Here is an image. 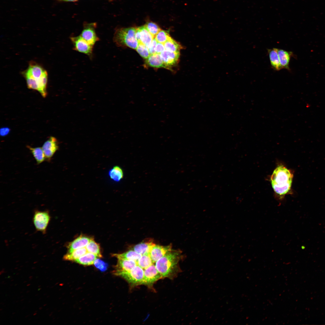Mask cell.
Returning a JSON list of instances; mask_svg holds the SVG:
<instances>
[{
  "label": "cell",
  "instance_id": "24",
  "mask_svg": "<svg viewBox=\"0 0 325 325\" xmlns=\"http://www.w3.org/2000/svg\"><path fill=\"white\" fill-rule=\"evenodd\" d=\"M109 175L113 181L116 182L120 181L123 177L122 169L119 166H114L109 172Z\"/></svg>",
  "mask_w": 325,
  "mask_h": 325
},
{
  "label": "cell",
  "instance_id": "30",
  "mask_svg": "<svg viewBox=\"0 0 325 325\" xmlns=\"http://www.w3.org/2000/svg\"><path fill=\"white\" fill-rule=\"evenodd\" d=\"M136 50L140 55L145 59H147L150 55L148 48L141 43H139Z\"/></svg>",
  "mask_w": 325,
  "mask_h": 325
},
{
  "label": "cell",
  "instance_id": "25",
  "mask_svg": "<svg viewBox=\"0 0 325 325\" xmlns=\"http://www.w3.org/2000/svg\"><path fill=\"white\" fill-rule=\"evenodd\" d=\"M85 247L88 252L94 254L98 257H102L100 245L93 239L91 240Z\"/></svg>",
  "mask_w": 325,
  "mask_h": 325
},
{
  "label": "cell",
  "instance_id": "29",
  "mask_svg": "<svg viewBox=\"0 0 325 325\" xmlns=\"http://www.w3.org/2000/svg\"><path fill=\"white\" fill-rule=\"evenodd\" d=\"M144 26L154 37L161 30L156 24L152 21L147 22Z\"/></svg>",
  "mask_w": 325,
  "mask_h": 325
},
{
  "label": "cell",
  "instance_id": "3",
  "mask_svg": "<svg viewBox=\"0 0 325 325\" xmlns=\"http://www.w3.org/2000/svg\"><path fill=\"white\" fill-rule=\"evenodd\" d=\"M136 30L137 28L133 27L116 29L113 35V42L118 47L136 49L139 44L136 37Z\"/></svg>",
  "mask_w": 325,
  "mask_h": 325
},
{
  "label": "cell",
  "instance_id": "21",
  "mask_svg": "<svg viewBox=\"0 0 325 325\" xmlns=\"http://www.w3.org/2000/svg\"><path fill=\"white\" fill-rule=\"evenodd\" d=\"M86 247L78 249L70 252H67L63 256L65 260L74 261L76 259L87 253Z\"/></svg>",
  "mask_w": 325,
  "mask_h": 325
},
{
  "label": "cell",
  "instance_id": "13",
  "mask_svg": "<svg viewBox=\"0 0 325 325\" xmlns=\"http://www.w3.org/2000/svg\"><path fill=\"white\" fill-rule=\"evenodd\" d=\"M117 259V263L113 272L114 274L117 276L121 273L130 271L137 265V263L133 261L122 258Z\"/></svg>",
  "mask_w": 325,
  "mask_h": 325
},
{
  "label": "cell",
  "instance_id": "35",
  "mask_svg": "<svg viewBox=\"0 0 325 325\" xmlns=\"http://www.w3.org/2000/svg\"><path fill=\"white\" fill-rule=\"evenodd\" d=\"M11 131L10 129L8 127H4L0 129V135L2 137H5Z\"/></svg>",
  "mask_w": 325,
  "mask_h": 325
},
{
  "label": "cell",
  "instance_id": "10",
  "mask_svg": "<svg viewBox=\"0 0 325 325\" xmlns=\"http://www.w3.org/2000/svg\"><path fill=\"white\" fill-rule=\"evenodd\" d=\"M42 148L46 159L48 161L50 160L58 149V141L55 137L51 136L44 142Z\"/></svg>",
  "mask_w": 325,
  "mask_h": 325
},
{
  "label": "cell",
  "instance_id": "31",
  "mask_svg": "<svg viewBox=\"0 0 325 325\" xmlns=\"http://www.w3.org/2000/svg\"><path fill=\"white\" fill-rule=\"evenodd\" d=\"M26 81L27 87L29 89H32L39 91V88L38 83L36 80L33 78L26 76L24 77Z\"/></svg>",
  "mask_w": 325,
  "mask_h": 325
},
{
  "label": "cell",
  "instance_id": "5",
  "mask_svg": "<svg viewBox=\"0 0 325 325\" xmlns=\"http://www.w3.org/2000/svg\"><path fill=\"white\" fill-rule=\"evenodd\" d=\"M118 276L124 278L131 286H137L141 285L144 277V270L137 265L130 271L121 273Z\"/></svg>",
  "mask_w": 325,
  "mask_h": 325
},
{
  "label": "cell",
  "instance_id": "36",
  "mask_svg": "<svg viewBox=\"0 0 325 325\" xmlns=\"http://www.w3.org/2000/svg\"><path fill=\"white\" fill-rule=\"evenodd\" d=\"M58 1L60 2H75L78 1V0H57Z\"/></svg>",
  "mask_w": 325,
  "mask_h": 325
},
{
  "label": "cell",
  "instance_id": "7",
  "mask_svg": "<svg viewBox=\"0 0 325 325\" xmlns=\"http://www.w3.org/2000/svg\"><path fill=\"white\" fill-rule=\"evenodd\" d=\"M83 26L80 35L89 44L94 46L96 42L100 40L95 31L96 23H85Z\"/></svg>",
  "mask_w": 325,
  "mask_h": 325
},
{
  "label": "cell",
  "instance_id": "22",
  "mask_svg": "<svg viewBox=\"0 0 325 325\" xmlns=\"http://www.w3.org/2000/svg\"><path fill=\"white\" fill-rule=\"evenodd\" d=\"M97 257L94 254L88 252L76 260L74 262L80 265H90L94 264Z\"/></svg>",
  "mask_w": 325,
  "mask_h": 325
},
{
  "label": "cell",
  "instance_id": "18",
  "mask_svg": "<svg viewBox=\"0 0 325 325\" xmlns=\"http://www.w3.org/2000/svg\"><path fill=\"white\" fill-rule=\"evenodd\" d=\"M277 48H273L268 50V52L272 68L275 70L278 71L282 69Z\"/></svg>",
  "mask_w": 325,
  "mask_h": 325
},
{
  "label": "cell",
  "instance_id": "15",
  "mask_svg": "<svg viewBox=\"0 0 325 325\" xmlns=\"http://www.w3.org/2000/svg\"><path fill=\"white\" fill-rule=\"evenodd\" d=\"M92 239L87 236L81 235L67 245V252L85 247Z\"/></svg>",
  "mask_w": 325,
  "mask_h": 325
},
{
  "label": "cell",
  "instance_id": "27",
  "mask_svg": "<svg viewBox=\"0 0 325 325\" xmlns=\"http://www.w3.org/2000/svg\"><path fill=\"white\" fill-rule=\"evenodd\" d=\"M153 264L149 254L143 255L138 260L137 264L143 269H146Z\"/></svg>",
  "mask_w": 325,
  "mask_h": 325
},
{
  "label": "cell",
  "instance_id": "33",
  "mask_svg": "<svg viewBox=\"0 0 325 325\" xmlns=\"http://www.w3.org/2000/svg\"><path fill=\"white\" fill-rule=\"evenodd\" d=\"M157 42L156 40L154 38L150 45L148 47L150 54L156 53L155 49Z\"/></svg>",
  "mask_w": 325,
  "mask_h": 325
},
{
  "label": "cell",
  "instance_id": "23",
  "mask_svg": "<svg viewBox=\"0 0 325 325\" xmlns=\"http://www.w3.org/2000/svg\"><path fill=\"white\" fill-rule=\"evenodd\" d=\"M27 147L31 153L37 164H40L46 159L42 147H32L29 146H27Z\"/></svg>",
  "mask_w": 325,
  "mask_h": 325
},
{
  "label": "cell",
  "instance_id": "1",
  "mask_svg": "<svg viewBox=\"0 0 325 325\" xmlns=\"http://www.w3.org/2000/svg\"><path fill=\"white\" fill-rule=\"evenodd\" d=\"M180 250H172L156 262L157 269L163 278L173 279L181 272L179 261L184 258Z\"/></svg>",
  "mask_w": 325,
  "mask_h": 325
},
{
  "label": "cell",
  "instance_id": "2",
  "mask_svg": "<svg viewBox=\"0 0 325 325\" xmlns=\"http://www.w3.org/2000/svg\"><path fill=\"white\" fill-rule=\"evenodd\" d=\"M293 175L291 172L283 165L278 166L270 178L272 188L282 199L291 189Z\"/></svg>",
  "mask_w": 325,
  "mask_h": 325
},
{
  "label": "cell",
  "instance_id": "8",
  "mask_svg": "<svg viewBox=\"0 0 325 325\" xmlns=\"http://www.w3.org/2000/svg\"><path fill=\"white\" fill-rule=\"evenodd\" d=\"M163 277L153 264L144 269V277L141 285L151 286L155 282Z\"/></svg>",
  "mask_w": 325,
  "mask_h": 325
},
{
  "label": "cell",
  "instance_id": "14",
  "mask_svg": "<svg viewBox=\"0 0 325 325\" xmlns=\"http://www.w3.org/2000/svg\"><path fill=\"white\" fill-rule=\"evenodd\" d=\"M172 248L171 244L166 246L156 245L153 248L150 253L153 263L156 262L168 252L171 251Z\"/></svg>",
  "mask_w": 325,
  "mask_h": 325
},
{
  "label": "cell",
  "instance_id": "6",
  "mask_svg": "<svg viewBox=\"0 0 325 325\" xmlns=\"http://www.w3.org/2000/svg\"><path fill=\"white\" fill-rule=\"evenodd\" d=\"M70 38L74 50L83 53L90 58L92 57L94 46L89 44L80 35L71 37Z\"/></svg>",
  "mask_w": 325,
  "mask_h": 325
},
{
  "label": "cell",
  "instance_id": "4",
  "mask_svg": "<svg viewBox=\"0 0 325 325\" xmlns=\"http://www.w3.org/2000/svg\"><path fill=\"white\" fill-rule=\"evenodd\" d=\"M51 218L48 210H36L34 212L32 221L36 230L43 234H45Z\"/></svg>",
  "mask_w": 325,
  "mask_h": 325
},
{
  "label": "cell",
  "instance_id": "37",
  "mask_svg": "<svg viewBox=\"0 0 325 325\" xmlns=\"http://www.w3.org/2000/svg\"><path fill=\"white\" fill-rule=\"evenodd\" d=\"M108 0L109 1H113V0Z\"/></svg>",
  "mask_w": 325,
  "mask_h": 325
},
{
  "label": "cell",
  "instance_id": "19",
  "mask_svg": "<svg viewBox=\"0 0 325 325\" xmlns=\"http://www.w3.org/2000/svg\"><path fill=\"white\" fill-rule=\"evenodd\" d=\"M145 63L149 66L156 68H165L164 65L160 54L155 53L150 54L149 56L146 59Z\"/></svg>",
  "mask_w": 325,
  "mask_h": 325
},
{
  "label": "cell",
  "instance_id": "34",
  "mask_svg": "<svg viewBox=\"0 0 325 325\" xmlns=\"http://www.w3.org/2000/svg\"><path fill=\"white\" fill-rule=\"evenodd\" d=\"M165 50L164 44L157 42L155 49L156 53L160 54Z\"/></svg>",
  "mask_w": 325,
  "mask_h": 325
},
{
  "label": "cell",
  "instance_id": "9",
  "mask_svg": "<svg viewBox=\"0 0 325 325\" xmlns=\"http://www.w3.org/2000/svg\"><path fill=\"white\" fill-rule=\"evenodd\" d=\"M46 71L41 65L34 61H31L29 63L28 68L22 72V74L24 77H30L37 80Z\"/></svg>",
  "mask_w": 325,
  "mask_h": 325
},
{
  "label": "cell",
  "instance_id": "32",
  "mask_svg": "<svg viewBox=\"0 0 325 325\" xmlns=\"http://www.w3.org/2000/svg\"><path fill=\"white\" fill-rule=\"evenodd\" d=\"M94 264L96 268L102 271H106L108 266L107 263L98 258L95 260Z\"/></svg>",
  "mask_w": 325,
  "mask_h": 325
},
{
  "label": "cell",
  "instance_id": "20",
  "mask_svg": "<svg viewBox=\"0 0 325 325\" xmlns=\"http://www.w3.org/2000/svg\"><path fill=\"white\" fill-rule=\"evenodd\" d=\"M113 255L117 258H122L134 261L137 264L142 255L141 254L137 253L132 249L122 254H115Z\"/></svg>",
  "mask_w": 325,
  "mask_h": 325
},
{
  "label": "cell",
  "instance_id": "16",
  "mask_svg": "<svg viewBox=\"0 0 325 325\" xmlns=\"http://www.w3.org/2000/svg\"><path fill=\"white\" fill-rule=\"evenodd\" d=\"M156 245L152 239H146L135 246L132 249L142 255L149 254L153 248Z\"/></svg>",
  "mask_w": 325,
  "mask_h": 325
},
{
  "label": "cell",
  "instance_id": "12",
  "mask_svg": "<svg viewBox=\"0 0 325 325\" xmlns=\"http://www.w3.org/2000/svg\"><path fill=\"white\" fill-rule=\"evenodd\" d=\"M160 55L166 68L170 69L178 63L180 53V52H171L165 50Z\"/></svg>",
  "mask_w": 325,
  "mask_h": 325
},
{
  "label": "cell",
  "instance_id": "17",
  "mask_svg": "<svg viewBox=\"0 0 325 325\" xmlns=\"http://www.w3.org/2000/svg\"><path fill=\"white\" fill-rule=\"evenodd\" d=\"M277 52L282 69H285L290 71L289 63L291 57H294L293 53L280 49H277Z\"/></svg>",
  "mask_w": 325,
  "mask_h": 325
},
{
  "label": "cell",
  "instance_id": "26",
  "mask_svg": "<svg viewBox=\"0 0 325 325\" xmlns=\"http://www.w3.org/2000/svg\"><path fill=\"white\" fill-rule=\"evenodd\" d=\"M165 50L174 52H180L182 48L181 46L172 38L167 41L164 44Z\"/></svg>",
  "mask_w": 325,
  "mask_h": 325
},
{
  "label": "cell",
  "instance_id": "28",
  "mask_svg": "<svg viewBox=\"0 0 325 325\" xmlns=\"http://www.w3.org/2000/svg\"><path fill=\"white\" fill-rule=\"evenodd\" d=\"M154 38L157 42L164 44L171 37L167 32L161 30Z\"/></svg>",
  "mask_w": 325,
  "mask_h": 325
},
{
  "label": "cell",
  "instance_id": "11",
  "mask_svg": "<svg viewBox=\"0 0 325 325\" xmlns=\"http://www.w3.org/2000/svg\"><path fill=\"white\" fill-rule=\"evenodd\" d=\"M136 37L139 43L143 44L147 48L154 38L144 26L137 28Z\"/></svg>",
  "mask_w": 325,
  "mask_h": 325
}]
</instances>
